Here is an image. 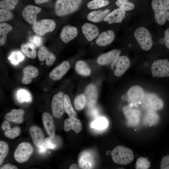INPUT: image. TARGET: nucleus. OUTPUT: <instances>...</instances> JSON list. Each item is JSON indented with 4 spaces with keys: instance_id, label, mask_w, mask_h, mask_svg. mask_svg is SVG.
<instances>
[{
    "instance_id": "obj_1",
    "label": "nucleus",
    "mask_w": 169,
    "mask_h": 169,
    "mask_svg": "<svg viewBox=\"0 0 169 169\" xmlns=\"http://www.w3.org/2000/svg\"><path fill=\"white\" fill-rule=\"evenodd\" d=\"M82 0H57L54 5L56 15L59 17L67 15L79 9Z\"/></svg>"
},
{
    "instance_id": "obj_2",
    "label": "nucleus",
    "mask_w": 169,
    "mask_h": 169,
    "mask_svg": "<svg viewBox=\"0 0 169 169\" xmlns=\"http://www.w3.org/2000/svg\"><path fill=\"white\" fill-rule=\"evenodd\" d=\"M111 154L113 161L120 165L129 164L134 158V155L132 150L122 146H118L115 147L112 151Z\"/></svg>"
},
{
    "instance_id": "obj_3",
    "label": "nucleus",
    "mask_w": 169,
    "mask_h": 169,
    "mask_svg": "<svg viewBox=\"0 0 169 169\" xmlns=\"http://www.w3.org/2000/svg\"><path fill=\"white\" fill-rule=\"evenodd\" d=\"M134 35L143 49L147 51L151 49L153 44L152 38L150 33L146 28L142 27H139L134 32Z\"/></svg>"
},
{
    "instance_id": "obj_4",
    "label": "nucleus",
    "mask_w": 169,
    "mask_h": 169,
    "mask_svg": "<svg viewBox=\"0 0 169 169\" xmlns=\"http://www.w3.org/2000/svg\"><path fill=\"white\" fill-rule=\"evenodd\" d=\"M96 159L95 152L92 150L87 149L82 151L79 154L78 163L81 168L92 169L94 167Z\"/></svg>"
},
{
    "instance_id": "obj_5",
    "label": "nucleus",
    "mask_w": 169,
    "mask_h": 169,
    "mask_svg": "<svg viewBox=\"0 0 169 169\" xmlns=\"http://www.w3.org/2000/svg\"><path fill=\"white\" fill-rule=\"evenodd\" d=\"M33 151V147L30 143L26 142H22L14 151V158L19 163H23L28 159Z\"/></svg>"
},
{
    "instance_id": "obj_6",
    "label": "nucleus",
    "mask_w": 169,
    "mask_h": 169,
    "mask_svg": "<svg viewBox=\"0 0 169 169\" xmlns=\"http://www.w3.org/2000/svg\"><path fill=\"white\" fill-rule=\"evenodd\" d=\"M130 62L125 56H118L112 63L111 68L114 74L117 76L122 75L129 68Z\"/></svg>"
},
{
    "instance_id": "obj_7",
    "label": "nucleus",
    "mask_w": 169,
    "mask_h": 169,
    "mask_svg": "<svg viewBox=\"0 0 169 169\" xmlns=\"http://www.w3.org/2000/svg\"><path fill=\"white\" fill-rule=\"evenodd\" d=\"M55 27L54 21L50 19H45L37 21L33 25L32 28L37 35L42 36L47 33L53 31Z\"/></svg>"
},
{
    "instance_id": "obj_8",
    "label": "nucleus",
    "mask_w": 169,
    "mask_h": 169,
    "mask_svg": "<svg viewBox=\"0 0 169 169\" xmlns=\"http://www.w3.org/2000/svg\"><path fill=\"white\" fill-rule=\"evenodd\" d=\"M64 93L61 91L58 92L53 98L51 103V110L53 116L60 118L63 114L64 108Z\"/></svg>"
},
{
    "instance_id": "obj_9",
    "label": "nucleus",
    "mask_w": 169,
    "mask_h": 169,
    "mask_svg": "<svg viewBox=\"0 0 169 169\" xmlns=\"http://www.w3.org/2000/svg\"><path fill=\"white\" fill-rule=\"evenodd\" d=\"M141 102L143 107L149 111L161 110L163 107V103L162 100L153 94H147L144 95Z\"/></svg>"
},
{
    "instance_id": "obj_10",
    "label": "nucleus",
    "mask_w": 169,
    "mask_h": 169,
    "mask_svg": "<svg viewBox=\"0 0 169 169\" xmlns=\"http://www.w3.org/2000/svg\"><path fill=\"white\" fill-rule=\"evenodd\" d=\"M151 71L153 75L157 77L169 76V61L167 59L155 61L151 65Z\"/></svg>"
},
{
    "instance_id": "obj_11",
    "label": "nucleus",
    "mask_w": 169,
    "mask_h": 169,
    "mask_svg": "<svg viewBox=\"0 0 169 169\" xmlns=\"http://www.w3.org/2000/svg\"><path fill=\"white\" fill-rule=\"evenodd\" d=\"M41 10L42 8L40 7L32 5H28L23 9L22 15L26 22L33 25L37 22V15Z\"/></svg>"
},
{
    "instance_id": "obj_12",
    "label": "nucleus",
    "mask_w": 169,
    "mask_h": 169,
    "mask_svg": "<svg viewBox=\"0 0 169 169\" xmlns=\"http://www.w3.org/2000/svg\"><path fill=\"white\" fill-rule=\"evenodd\" d=\"M151 5L156 23L160 25L164 24L166 19L162 0H152Z\"/></svg>"
},
{
    "instance_id": "obj_13",
    "label": "nucleus",
    "mask_w": 169,
    "mask_h": 169,
    "mask_svg": "<svg viewBox=\"0 0 169 169\" xmlns=\"http://www.w3.org/2000/svg\"><path fill=\"white\" fill-rule=\"evenodd\" d=\"M123 111L129 125L134 126L139 123L140 112L139 110L129 106H125L123 108Z\"/></svg>"
},
{
    "instance_id": "obj_14",
    "label": "nucleus",
    "mask_w": 169,
    "mask_h": 169,
    "mask_svg": "<svg viewBox=\"0 0 169 169\" xmlns=\"http://www.w3.org/2000/svg\"><path fill=\"white\" fill-rule=\"evenodd\" d=\"M127 96L130 102L137 104L141 102L144 96L142 88L137 85L131 86L128 90Z\"/></svg>"
},
{
    "instance_id": "obj_15",
    "label": "nucleus",
    "mask_w": 169,
    "mask_h": 169,
    "mask_svg": "<svg viewBox=\"0 0 169 169\" xmlns=\"http://www.w3.org/2000/svg\"><path fill=\"white\" fill-rule=\"evenodd\" d=\"M70 67L69 63L64 61L53 69L50 73L49 76L53 80H59L66 73Z\"/></svg>"
},
{
    "instance_id": "obj_16",
    "label": "nucleus",
    "mask_w": 169,
    "mask_h": 169,
    "mask_svg": "<svg viewBox=\"0 0 169 169\" xmlns=\"http://www.w3.org/2000/svg\"><path fill=\"white\" fill-rule=\"evenodd\" d=\"M29 132L36 146L39 148L44 146V135L40 128L36 125L32 126L29 129Z\"/></svg>"
},
{
    "instance_id": "obj_17",
    "label": "nucleus",
    "mask_w": 169,
    "mask_h": 169,
    "mask_svg": "<svg viewBox=\"0 0 169 169\" xmlns=\"http://www.w3.org/2000/svg\"><path fill=\"white\" fill-rule=\"evenodd\" d=\"M120 53L121 51L120 50H111L100 55L97 59V63L101 65L109 64L112 63L116 58L119 56Z\"/></svg>"
},
{
    "instance_id": "obj_18",
    "label": "nucleus",
    "mask_w": 169,
    "mask_h": 169,
    "mask_svg": "<svg viewBox=\"0 0 169 169\" xmlns=\"http://www.w3.org/2000/svg\"><path fill=\"white\" fill-rule=\"evenodd\" d=\"M84 95L86 100V105L89 108H92L95 104L97 99V91L95 85L93 84L88 85L84 90Z\"/></svg>"
},
{
    "instance_id": "obj_19",
    "label": "nucleus",
    "mask_w": 169,
    "mask_h": 169,
    "mask_svg": "<svg viewBox=\"0 0 169 169\" xmlns=\"http://www.w3.org/2000/svg\"><path fill=\"white\" fill-rule=\"evenodd\" d=\"M81 29L84 37L89 41H92L98 36L99 29L96 26L93 24L85 23L82 26Z\"/></svg>"
},
{
    "instance_id": "obj_20",
    "label": "nucleus",
    "mask_w": 169,
    "mask_h": 169,
    "mask_svg": "<svg viewBox=\"0 0 169 169\" xmlns=\"http://www.w3.org/2000/svg\"><path fill=\"white\" fill-rule=\"evenodd\" d=\"M42 119L45 130L51 138L55 136V128L52 116L49 113L44 112L42 115Z\"/></svg>"
},
{
    "instance_id": "obj_21",
    "label": "nucleus",
    "mask_w": 169,
    "mask_h": 169,
    "mask_svg": "<svg viewBox=\"0 0 169 169\" xmlns=\"http://www.w3.org/2000/svg\"><path fill=\"white\" fill-rule=\"evenodd\" d=\"M125 15V12L119 8L114 10L110 13L103 20L109 24L121 23Z\"/></svg>"
},
{
    "instance_id": "obj_22",
    "label": "nucleus",
    "mask_w": 169,
    "mask_h": 169,
    "mask_svg": "<svg viewBox=\"0 0 169 169\" xmlns=\"http://www.w3.org/2000/svg\"><path fill=\"white\" fill-rule=\"evenodd\" d=\"M78 33V30L75 27L69 25H66L62 28L60 37L63 42L67 43L75 38Z\"/></svg>"
},
{
    "instance_id": "obj_23",
    "label": "nucleus",
    "mask_w": 169,
    "mask_h": 169,
    "mask_svg": "<svg viewBox=\"0 0 169 169\" xmlns=\"http://www.w3.org/2000/svg\"><path fill=\"white\" fill-rule=\"evenodd\" d=\"M38 56L39 61L46 60V64L48 66L52 65L56 59L55 55L49 51L45 46L40 47L38 51Z\"/></svg>"
},
{
    "instance_id": "obj_24",
    "label": "nucleus",
    "mask_w": 169,
    "mask_h": 169,
    "mask_svg": "<svg viewBox=\"0 0 169 169\" xmlns=\"http://www.w3.org/2000/svg\"><path fill=\"white\" fill-rule=\"evenodd\" d=\"M23 77L22 83L26 84H30L32 79L35 78L38 76V71L35 67L29 65L26 66L23 69Z\"/></svg>"
},
{
    "instance_id": "obj_25",
    "label": "nucleus",
    "mask_w": 169,
    "mask_h": 169,
    "mask_svg": "<svg viewBox=\"0 0 169 169\" xmlns=\"http://www.w3.org/2000/svg\"><path fill=\"white\" fill-rule=\"evenodd\" d=\"M82 124L80 120L74 117L66 119L64 121V129L66 132L72 130L76 133H78L82 130Z\"/></svg>"
},
{
    "instance_id": "obj_26",
    "label": "nucleus",
    "mask_w": 169,
    "mask_h": 169,
    "mask_svg": "<svg viewBox=\"0 0 169 169\" xmlns=\"http://www.w3.org/2000/svg\"><path fill=\"white\" fill-rule=\"evenodd\" d=\"M115 33L111 30L101 33L95 40L96 44L100 46H105L112 43L114 40Z\"/></svg>"
},
{
    "instance_id": "obj_27",
    "label": "nucleus",
    "mask_w": 169,
    "mask_h": 169,
    "mask_svg": "<svg viewBox=\"0 0 169 169\" xmlns=\"http://www.w3.org/2000/svg\"><path fill=\"white\" fill-rule=\"evenodd\" d=\"M24 111L21 109H13L4 116V119L16 123L20 124L23 121Z\"/></svg>"
},
{
    "instance_id": "obj_28",
    "label": "nucleus",
    "mask_w": 169,
    "mask_h": 169,
    "mask_svg": "<svg viewBox=\"0 0 169 169\" xmlns=\"http://www.w3.org/2000/svg\"><path fill=\"white\" fill-rule=\"evenodd\" d=\"M1 127L2 130L4 131L5 136L10 139H13L18 136L21 131L20 128L18 126L11 128L8 120L4 121Z\"/></svg>"
},
{
    "instance_id": "obj_29",
    "label": "nucleus",
    "mask_w": 169,
    "mask_h": 169,
    "mask_svg": "<svg viewBox=\"0 0 169 169\" xmlns=\"http://www.w3.org/2000/svg\"><path fill=\"white\" fill-rule=\"evenodd\" d=\"M110 10L106 9L104 11L99 10L93 11L87 16L88 20L94 23H99L103 20L104 18L110 13Z\"/></svg>"
},
{
    "instance_id": "obj_30",
    "label": "nucleus",
    "mask_w": 169,
    "mask_h": 169,
    "mask_svg": "<svg viewBox=\"0 0 169 169\" xmlns=\"http://www.w3.org/2000/svg\"><path fill=\"white\" fill-rule=\"evenodd\" d=\"M16 98L18 101L20 103H30L32 100L31 93L28 90L23 88L19 89L17 90Z\"/></svg>"
},
{
    "instance_id": "obj_31",
    "label": "nucleus",
    "mask_w": 169,
    "mask_h": 169,
    "mask_svg": "<svg viewBox=\"0 0 169 169\" xmlns=\"http://www.w3.org/2000/svg\"><path fill=\"white\" fill-rule=\"evenodd\" d=\"M36 46L33 43H27L23 44L21 46L22 52L28 57L32 59L36 57Z\"/></svg>"
},
{
    "instance_id": "obj_32",
    "label": "nucleus",
    "mask_w": 169,
    "mask_h": 169,
    "mask_svg": "<svg viewBox=\"0 0 169 169\" xmlns=\"http://www.w3.org/2000/svg\"><path fill=\"white\" fill-rule=\"evenodd\" d=\"M75 69L78 74L84 76H89L91 73L90 69L87 64L82 60H79L76 62Z\"/></svg>"
},
{
    "instance_id": "obj_33",
    "label": "nucleus",
    "mask_w": 169,
    "mask_h": 169,
    "mask_svg": "<svg viewBox=\"0 0 169 169\" xmlns=\"http://www.w3.org/2000/svg\"><path fill=\"white\" fill-rule=\"evenodd\" d=\"M12 29V27L5 23L0 24V45H3L6 43L7 36L8 33Z\"/></svg>"
},
{
    "instance_id": "obj_34",
    "label": "nucleus",
    "mask_w": 169,
    "mask_h": 169,
    "mask_svg": "<svg viewBox=\"0 0 169 169\" xmlns=\"http://www.w3.org/2000/svg\"><path fill=\"white\" fill-rule=\"evenodd\" d=\"M108 121L107 119L104 117H99L96 118L90 124L91 128L97 130H103L106 128L108 125Z\"/></svg>"
},
{
    "instance_id": "obj_35",
    "label": "nucleus",
    "mask_w": 169,
    "mask_h": 169,
    "mask_svg": "<svg viewBox=\"0 0 169 169\" xmlns=\"http://www.w3.org/2000/svg\"><path fill=\"white\" fill-rule=\"evenodd\" d=\"M24 58V55L21 51L16 50L11 53L8 58L12 64L16 65L22 62Z\"/></svg>"
},
{
    "instance_id": "obj_36",
    "label": "nucleus",
    "mask_w": 169,
    "mask_h": 169,
    "mask_svg": "<svg viewBox=\"0 0 169 169\" xmlns=\"http://www.w3.org/2000/svg\"><path fill=\"white\" fill-rule=\"evenodd\" d=\"M64 108L65 112L69 117L76 116V114L72 106L69 98L67 95H65L64 96Z\"/></svg>"
},
{
    "instance_id": "obj_37",
    "label": "nucleus",
    "mask_w": 169,
    "mask_h": 169,
    "mask_svg": "<svg viewBox=\"0 0 169 169\" xmlns=\"http://www.w3.org/2000/svg\"><path fill=\"white\" fill-rule=\"evenodd\" d=\"M158 116L152 111H149L145 115L144 119V123L150 125H155L159 121Z\"/></svg>"
},
{
    "instance_id": "obj_38",
    "label": "nucleus",
    "mask_w": 169,
    "mask_h": 169,
    "mask_svg": "<svg viewBox=\"0 0 169 169\" xmlns=\"http://www.w3.org/2000/svg\"><path fill=\"white\" fill-rule=\"evenodd\" d=\"M109 3V0H93L89 2L87 6L89 9H94L106 6Z\"/></svg>"
},
{
    "instance_id": "obj_39",
    "label": "nucleus",
    "mask_w": 169,
    "mask_h": 169,
    "mask_svg": "<svg viewBox=\"0 0 169 169\" xmlns=\"http://www.w3.org/2000/svg\"><path fill=\"white\" fill-rule=\"evenodd\" d=\"M19 0H1L0 1L1 8L11 11L13 10Z\"/></svg>"
},
{
    "instance_id": "obj_40",
    "label": "nucleus",
    "mask_w": 169,
    "mask_h": 169,
    "mask_svg": "<svg viewBox=\"0 0 169 169\" xmlns=\"http://www.w3.org/2000/svg\"><path fill=\"white\" fill-rule=\"evenodd\" d=\"M75 109L78 110H82L86 105V100L84 95L80 94L75 98L74 102Z\"/></svg>"
},
{
    "instance_id": "obj_41",
    "label": "nucleus",
    "mask_w": 169,
    "mask_h": 169,
    "mask_svg": "<svg viewBox=\"0 0 169 169\" xmlns=\"http://www.w3.org/2000/svg\"><path fill=\"white\" fill-rule=\"evenodd\" d=\"M116 4L119 8L124 11H130L134 9L135 7L134 4L129 1L128 0H117Z\"/></svg>"
},
{
    "instance_id": "obj_42",
    "label": "nucleus",
    "mask_w": 169,
    "mask_h": 169,
    "mask_svg": "<svg viewBox=\"0 0 169 169\" xmlns=\"http://www.w3.org/2000/svg\"><path fill=\"white\" fill-rule=\"evenodd\" d=\"M150 165V162L146 157H140L136 161L135 168L136 169H147Z\"/></svg>"
},
{
    "instance_id": "obj_43",
    "label": "nucleus",
    "mask_w": 169,
    "mask_h": 169,
    "mask_svg": "<svg viewBox=\"0 0 169 169\" xmlns=\"http://www.w3.org/2000/svg\"><path fill=\"white\" fill-rule=\"evenodd\" d=\"M9 151L8 144L3 141H0V166L2 164L3 160L7 156Z\"/></svg>"
},
{
    "instance_id": "obj_44",
    "label": "nucleus",
    "mask_w": 169,
    "mask_h": 169,
    "mask_svg": "<svg viewBox=\"0 0 169 169\" xmlns=\"http://www.w3.org/2000/svg\"><path fill=\"white\" fill-rule=\"evenodd\" d=\"M13 16L10 11L1 8L0 9V22H6L12 19Z\"/></svg>"
},
{
    "instance_id": "obj_45",
    "label": "nucleus",
    "mask_w": 169,
    "mask_h": 169,
    "mask_svg": "<svg viewBox=\"0 0 169 169\" xmlns=\"http://www.w3.org/2000/svg\"><path fill=\"white\" fill-rule=\"evenodd\" d=\"M54 139V138H51L49 136L44 139L43 145L47 149H54L56 147V144Z\"/></svg>"
},
{
    "instance_id": "obj_46",
    "label": "nucleus",
    "mask_w": 169,
    "mask_h": 169,
    "mask_svg": "<svg viewBox=\"0 0 169 169\" xmlns=\"http://www.w3.org/2000/svg\"><path fill=\"white\" fill-rule=\"evenodd\" d=\"M160 169H169V155H166L162 158L160 163Z\"/></svg>"
},
{
    "instance_id": "obj_47",
    "label": "nucleus",
    "mask_w": 169,
    "mask_h": 169,
    "mask_svg": "<svg viewBox=\"0 0 169 169\" xmlns=\"http://www.w3.org/2000/svg\"><path fill=\"white\" fill-rule=\"evenodd\" d=\"M166 19L169 21V0H162Z\"/></svg>"
},
{
    "instance_id": "obj_48",
    "label": "nucleus",
    "mask_w": 169,
    "mask_h": 169,
    "mask_svg": "<svg viewBox=\"0 0 169 169\" xmlns=\"http://www.w3.org/2000/svg\"><path fill=\"white\" fill-rule=\"evenodd\" d=\"M32 43L37 47L40 46L42 44V39L39 36H34L31 39Z\"/></svg>"
},
{
    "instance_id": "obj_49",
    "label": "nucleus",
    "mask_w": 169,
    "mask_h": 169,
    "mask_svg": "<svg viewBox=\"0 0 169 169\" xmlns=\"http://www.w3.org/2000/svg\"><path fill=\"white\" fill-rule=\"evenodd\" d=\"M164 40L166 46L169 49V28L165 31Z\"/></svg>"
},
{
    "instance_id": "obj_50",
    "label": "nucleus",
    "mask_w": 169,
    "mask_h": 169,
    "mask_svg": "<svg viewBox=\"0 0 169 169\" xmlns=\"http://www.w3.org/2000/svg\"><path fill=\"white\" fill-rule=\"evenodd\" d=\"M18 168L16 166L9 163L5 164L2 166L0 169H17Z\"/></svg>"
},
{
    "instance_id": "obj_51",
    "label": "nucleus",
    "mask_w": 169,
    "mask_h": 169,
    "mask_svg": "<svg viewBox=\"0 0 169 169\" xmlns=\"http://www.w3.org/2000/svg\"><path fill=\"white\" fill-rule=\"evenodd\" d=\"M69 169H81L79 165H78L76 163H74L72 164L69 166Z\"/></svg>"
},
{
    "instance_id": "obj_52",
    "label": "nucleus",
    "mask_w": 169,
    "mask_h": 169,
    "mask_svg": "<svg viewBox=\"0 0 169 169\" xmlns=\"http://www.w3.org/2000/svg\"><path fill=\"white\" fill-rule=\"evenodd\" d=\"M50 0H34L35 3L37 4H41L46 3L49 2Z\"/></svg>"
},
{
    "instance_id": "obj_53",
    "label": "nucleus",
    "mask_w": 169,
    "mask_h": 169,
    "mask_svg": "<svg viewBox=\"0 0 169 169\" xmlns=\"http://www.w3.org/2000/svg\"><path fill=\"white\" fill-rule=\"evenodd\" d=\"M91 114L94 117H96L98 115V112L95 108L91 110Z\"/></svg>"
},
{
    "instance_id": "obj_54",
    "label": "nucleus",
    "mask_w": 169,
    "mask_h": 169,
    "mask_svg": "<svg viewBox=\"0 0 169 169\" xmlns=\"http://www.w3.org/2000/svg\"><path fill=\"white\" fill-rule=\"evenodd\" d=\"M46 149H47L44 146L42 147L38 148V151L40 153L43 154L46 152Z\"/></svg>"
}]
</instances>
